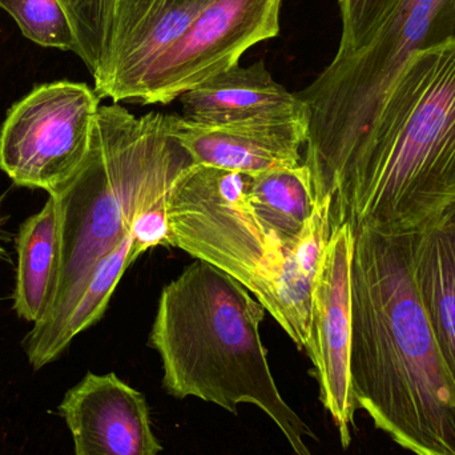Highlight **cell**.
Wrapping results in <instances>:
<instances>
[{"label": "cell", "instance_id": "ba28073f", "mask_svg": "<svg viewBox=\"0 0 455 455\" xmlns=\"http://www.w3.org/2000/svg\"><path fill=\"white\" fill-rule=\"evenodd\" d=\"M281 5L283 0H213L152 66L133 103H172L238 66L249 48L280 34Z\"/></svg>", "mask_w": 455, "mask_h": 455}, {"label": "cell", "instance_id": "ac0fdd59", "mask_svg": "<svg viewBox=\"0 0 455 455\" xmlns=\"http://www.w3.org/2000/svg\"><path fill=\"white\" fill-rule=\"evenodd\" d=\"M0 7L12 16L27 39L74 52V32L59 0H0Z\"/></svg>", "mask_w": 455, "mask_h": 455}, {"label": "cell", "instance_id": "7c38bea8", "mask_svg": "<svg viewBox=\"0 0 455 455\" xmlns=\"http://www.w3.org/2000/svg\"><path fill=\"white\" fill-rule=\"evenodd\" d=\"M172 132L194 164L256 175L302 164L307 123L208 125L173 115Z\"/></svg>", "mask_w": 455, "mask_h": 455}, {"label": "cell", "instance_id": "7a4b0ae2", "mask_svg": "<svg viewBox=\"0 0 455 455\" xmlns=\"http://www.w3.org/2000/svg\"><path fill=\"white\" fill-rule=\"evenodd\" d=\"M350 379L358 409L414 455H455V382L413 280L417 233L353 230Z\"/></svg>", "mask_w": 455, "mask_h": 455}, {"label": "cell", "instance_id": "e0dca14e", "mask_svg": "<svg viewBox=\"0 0 455 455\" xmlns=\"http://www.w3.org/2000/svg\"><path fill=\"white\" fill-rule=\"evenodd\" d=\"M75 37V51L96 76L106 60L116 0H59Z\"/></svg>", "mask_w": 455, "mask_h": 455}, {"label": "cell", "instance_id": "277c9868", "mask_svg": "<svg viewBox=\"0 0 455 455\" xmlns=\"http://www.w3.org/2000/svg\"><path fill=\"white\" fill-rule=\"evenodd\" d=\"M172 119L162 112L136 117L116 103L99 107L87 157L53 196L61 235L58 297L28 334L59 323L93 267L130 235L136 219L167 205L173 184L194 164L173 136Z\"/></svg>", "mask_w": 455, "mask_h": 455}, {"label": "cell", "instance_id": "6da1fadb", "mask_svg": "<svg viewBox=\"0 0 455 455\" xmlns=\"http://www.w3.org/2000/svg\"><path fill=\"white\" fill-rule=\"evenodd\" d=\"M331 230L419 233L455 203V40L417 51L360 119L307 136Z\"/></svg>", "mask_w": 455, "mask_h": 455}, {"label": "cell", "instance_id": "9c48e42d", "mask_svg": "<svg viewBox=\"0 0 455 455\" xmlns=\"http://www.w3.org/2000/svg\"><path fill=\"white\" fill-rule=\"evenodd\" d=\"M350 226L334 228L313 288L307 353L320 400L331 413L342 446L350 445V427L358 411L350 379L352 350V256Z\"/></svg>", "mask_w": 455, "mask_h": 455}, {"label": "cell", "instance_id": "8fae6325", "mask_svg": "<svg viewBox=\"0 0 455 455\" xmlns=\"http://www.w3.org/2000/svg\"><path fill=\"white\" fill-rule=\"evenodd\" d=\"M75 455H157L146 398L115 373H87L59 405Z\"/></svg>", "mask_w": 455, "mask_h": 455}, {"label": "cell", "instance_id": "30bf717a", "mask_svg": "<svg viewBox=\"0 0 455 455\" xmlns=\"http://www.w3.org/2000/svg\"><path fill=\"white\" fill-rule=\"evenodd\" d=\"M213 0H116L108 52L93 76L99 98L133 103L141 83Z\"/></svg>", "mask_w": 455, "mask_h": 455}, {"label": "cell", "instance_id": "d6986e66", "mask_svg": "<svg viewBox=\"0 0 455 455\" xmlns=\"http://www.w3.org/2000/svg\"><path fill=\"white\" fill-rule=\"evenodd\" d=\"M400 0H339L342 34L337 55L365 47Z\"/></svg>", "mask_w": 455, "mask_h": 455}, {"label": "cell", "instance_id": "4fadbf2b", "mask_svg": "<svg viewBox=\"0 0 455 455\" xmlns=\"http://www.w3.org/2000/svg\"><path fill=\"white\" fill-rule=\"evenodd\" d=\"M180 101L183 117L199 124L307 123L304 103L273 79L264 61L235 66L184 93Z\"/></svg>", "mask_w": 455, "mask_h": 455}, {"label": "cell", "instance_id": "ffe728a7", "mask_svg": "<svg viewBox=\"0 0 455 455\" xmlns=\"http://www.w3.org/2000/svg\"><path fill=\"white\" fill-rule=\"evenodd\" d=\"M131 235H132V251L139 257L155 246H171L167 205L154 208L139 216L133 223Z\"/></svg>", "mask_w": 455, "mask_h": 455}, {"label": "cell", "instance_id": "7402d4cb", "mask_svg": "<svg viewBox=\"0 0 455 455\" xmlns=\"http://www.w3.org/2000/svg\"><path fill=\"white\" fill-rule=\"evenodd\" d=\"M0 251H2V249H0Z\"/></svg>", "mask_w": 455, "mask_h": 455}, {"label": "cell", "instance_id": "44dd1931", "mask_svg": "<svg viewBox=\"0 0 455 455\" xmlns=\"http://www.w3.org/2000/svg\"><path fill=\"white\" fill-rule=\"evenodd\" d=\"M443 218L448 219V220L455 227V203L445 211V213H443Z\"/></svg>", "mask_w": 455, "mask_h": 455}, {"label": "cell", "instance_id": "5b68a950", "mask_svg": "<svg viewBox=\"0 0 455 455\" xmlns=\"http://www.w3.org/2000/svg\"><path fill=\"white\" fill-rule=\"evenodd\" d=\"M246 175L192 164L167 203L171 246L243 283L299 350L309 342L315 281L267 229L246 197Z\"/></svg>", "mask_w": 455, "mask_h": 455}, {"label": "cell", "instance_id": "5bb4252c", "mask_svg": "<svg viewBox=\"0 0 455 455\" xmlns=\"http://www.w3.org/2000/svg\"><path fill=\"white\" fill-rule=\"evenodd\" d=\"M16 251L13 309L19 317L35 325L52 309L60 283V219L55 197H48L43 210L19 228Z\"/></svg>", "mask_w": 455, "mask_h": 455}, {"label": "cell", "instance_id": "3957f363", "mask_svg": "<svg viewBox=\"0 0 455 455\" xmlns=\"http://www.w3.org/2000/svg\"><path fill=\"white\" fill-rule=\"evenodd\" d=\"M248 289L223 270L195 259L160 294L149 347L162 358L163 387L237 414L253 403L275 421L297 455H310L315 433L286 405L259 337L265 317Z\"/></svg>", "mask_w": 455, "mask_h": 455}, {"label": "cell", "instance_id": "8992f818", "mask_svg": "<svg viewBox=\"0 0 455 455\" xmlns=\"http://www.w3.org/2000/svg\"><path fill=\"white\" fill-rule=\"evenodd\" d=\"M455 40V0H400L371 42L331 63L296 92L307 135L344 127L368 114L417 51Z\"/></svg>", "mask_w": 455, "mask_h": 455}, {"label": "cell", "instance_id": "2e32d148", "mask_svg": "<svg viewBox=\"0 0 455 455\" xmlns=\"http://www.w3.org/2000/svg\"><path fill=\"white\" fill-rule=\"evenodd\" d=\"M246 197L259 220L291 251L315 211L309 168H294L246 175Z\"/></svg>", "mask_w": 455, "mask_h": 455}, {"label": "cell", "instance_id": "9a60e30c", "mask_svg": "<svg viewBox=\"0 0 455 455\" xmlns=\"http://www.w3.org/2000/svg\"><path fill=\"white\" fill-rule=\"evenodd\" d=\"M413 280L455 382V227L443 216L417 233Z\"/></svg>", "mask_w": 455, "mask_h": 455}, {"label": "cell", "instance_id": "52a82bcc", "mask_svg": "<svg viewBox=\"0 0 455 455\" xmlns=\"http://www.w3.org/2000/svg\"><path fill=\"white\" fill-rule=\"evenodd\" d=\"M100 100L85 83L35 87L3 123L0 170L16 186L56 196L87 157Z\"/></svg>", "mask_w": 455, "mask_h": 455}]
</instances>
